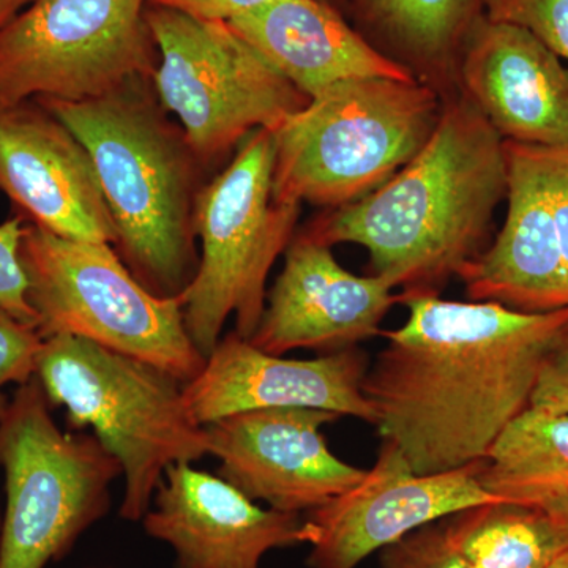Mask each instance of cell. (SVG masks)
Here are the masks:
<instances>
[{
    "mask_svg": "<svg viewBox=\"0 0 568 568\" xmlns=\"http://www.w3.org/2000/svg\"><path fill=\"white\" fill-rule=\"evenodd\" d=\"M33 376L18 386L0 417L6 508L0 568H47L65 558L111 508L121 462L93 433L62 432Z\"/></svg>",
    "mask_w": 568,
    "mask_h": 568,
    "instance_id": "6",
    "label": "cell"
},
{
    "mask_svg": "<svg viewBox=\"0 0 568 568\" xmlns=\"http://www.w3.org/2000/svg\"><path fill=\"white\" fill-rule=\"evenodd\" d=\"M448 518L414 530L384 549L381 568H470L459 551Z\"/></svg>",
    "mask_w": 568,
    "mask_h": 568,
    "instance_id": "24",
    "label": "cell"
},
{
    "mask_svg": "<svg viewBox=\"0 0 568 568\" xmlns=\"http://www.w3.org/2000/svg\"><path fill=\"white\" fill-rule=\"evenodd\" d=\"M507 193L506 142L465 97L444 102L424 149L362 200L301 234L369 253L373 275L402 294H435L484 252Z\"/></svg>",
    "mask_w": 568,
    "mask_h": 568,
    "instance_id": "2",
    "label": "cell"
},
{
    "mask_svg": "<svg viewBox=\"0 0 568 568\" xmlns=\"http://www.w3.org/2000/svg\"><path fill=\"white\" fill-rule=\"evenodd\" d=\"M549 201H551L552 215H555L556 230H558L560 253L566 265L568 280V148L548 149L536 148Z\"/></svg>",
    "mask_w": 568,
    "mask_h": 568,
    "instance_id": "28",
    "label": "cell"
},
{
    "mask_svg": "<svg viewBox=\"0 0 568 568\" xmlns=\"http://www.w3.org/2000/svg\"><path fill=\"white\" fill-rule=\"evenodd\" d=\"M20 260L37 332L73 335L166 369L183 384L204 368L182 298L149 293L111 244L73 241L26 223Z\"/></svg>",
    "mask_w": 568,
    "mask_h": 568,
    "instance_id": "8",
    "label": "cell"
},
{
    "mask_svg": "<svg viewBox=\"0 0 568 568\" xmlns=\"http://www.w3.org/2000/svg\"><path fill=\"white\" fill-rule=\"evenodd\" d=\"M548 568H568V551L562 552Z\"/></svg>",
    "mask_w": 568,
    "mask_h": 568,
    "instance_id": "32",
    "label": "cell"
},
{
    "mask_svg": "<svg viewBox=\"0 0 568 568\" xmlns=\"http://www.w3.org/2000/svg\"><path fill=\"white\" fill-rule=\"evenodd\" d=\"M142 525L174 549V568H261L272 549L313 541L302 515L260 507L192 465L168 467Z\"/></svg>",
    "mask_w": 568,
    "mask_h": 568,
    "instance_id": "15",
    "label": "cell"
},
{
    "mask_svg": "<svg viewBox=\"0 0 568 568\" xmlns=\"http://www.w3.org/2000/svg\"><path fill=\"white\" fill-rule=\"evenodd\" d=\"M52 407H65L71 432L93 435L121 462L119 515L142 521L168 467L209 455L205 426L186 403L185 384L160 366L73 335L47 338L37 372Z\"/></svg>",
    "mask_w": 568,
    "mask_h": 568,
    "instance_id": "4",
    "label": "cell"
},
{
    "mask_svg": "<svg viewBox=\"0 0 568 568\" xmlns=\"http://www.w3.org/2000/svg\"><path fill=\"white\" fill-rule=\"evenodd\" d=\"M467 102L503 141L568 148V70L519 26L477 22L459 65Z\"/></svg>",
    "mask_w": 568,
    "mask_h": 568,
    "instance_id": "17",
    "label": "cell"
},
{
    "mask_svg": "<svg viewBox=\"0 0 568 568\" xmlns=\"http://www.w3.org/2000/svg\"><path fill=\"white\" fill-rule=\"evenodd\" d=\"M487 18L532 33L568 62V0H481Z\"/></svg>",
    "mask_w": 568,
    "mask_h": 568,
    "instance_id": "23",
    "label": "cell"
},
{
    "mask_svg": "<svg viewBox=\"0 0 568 568\" xmlns=\"http://www.w3.org/2000/svg\"><path fill=\"white\" fill-rule=\"evenodd\" d=\"M443 104L417 78L332 85L274 132L276 200L331 209L362 200L424 149Z\"/></svg>",
    "mask_w": 568,
    "mask_h": 568,
    "instance_id": "5",
    "label": "cell"
},
{
    "mask_svg": "<svg viewBox=\"0 0 568 568\" xmlns=\"http://www.w3.org/2000/svg\"><path fill=\"white\" fill-rule=\"evenodd\" d=\"M481 487L526 507L568 495V416L528 407L506 426L481 467Z\"/></svg>",
    "mask_w": 568,
    "mask_h": 568,
    "instance_id": "20",
    "label": "cell"
},
{
    "mask_svg": "<svg viewBox=\"0 0 568 568\" xmlns=\"http://www.w3.org/2000/svg\"><path fill=\"white\" fill-rule=\"evenodd\" d=\"M274 162V132L256 130L197 194L200 268L181 298L186 332L205 358L231 316L235 334L252 338L267 301L268 274L293 242L301 205L276 200Z\"/></svg>",
    "mask_w": 568,
    "mask_h": 568,
    "instance_id": "7",
    "label": "cell"
},
{
    "mask_svg": "<svg viewBox=\"0 0 568 568\" xmlns=\"http://www.w3.org/2000/svg\"><path fill=\"white\" fill-rule=\"evenodd\" d=\"M272 0H149V6L164 7L207 21L231 22L263 9Z\"/></svg>",
    "mask_w": 568,
    "mask_h": 568,
    "instance_id": "29",
    "label": "cell"
},
{
    "mask_svg": "<svg viewBox=\"0 0 568 568\" xmlns=\"http://www.w3.org/2000/svg\"><path fill=\"white\" fill-rule=\"evenodd\" d=\"M148 7L149 0H33L0 31V108L82 102L152 77L159 52Z\"/></svg>",
    "mask_w": 568,
    "mask_h": 568,
    "instance_id": "10",
    "label": "cell"
},
{
    "mask_svg": "<svg viewBox=\"0 0 568 568\" xmlns=\"http://www.w3.org/2000/svg\"><path fill=\"white\" fill-rule=\"evenodd\" d=\"M325 2H327V0H325Z\"/></svg>",
    "mask_w": 568,
    "mask_h": 568,
    "instance_id": "34",
    "label": "cell"
},
{
    "mask_svg": "<svg viewBox=\"0 0 568 568\" xmlns=\"http://www.w3.org/2000/svg\"><path fill=\"white\" fill-rule=\"evenodd\" d=\"M529 406L568 416V323L545 354Z\"/></svg>",
    "mask_w": 568,
    "mask_h": 568,
    "instance_id": "27",
    "label": "cell"
},
{
    "mask_svg": "<svg viewBox=\"0 0 568 568\" xmlns=\"http://www.w3.org/2000/svg\"><path fill=\"white\" fill-rule=\"evenodd\" d=\"M470 568H548L568 551V534L540 507L488 504L452 515Z\"/></svg>",
    "mask_w": 568,
    "mask_h": 568,
    "instance_id": "21",
    "label": "cell"
},
{
    "mask_svg": "<svg viewBox=\"0 0 568 568\" xmlns=\"http://www.w3.org/2000/svg\"><path fill=\"white\" fill-rule=\"evenodd\" d=\"M398 295L386 280L358 276L339 265L331 246L294 235L284 265L250 343L267 354L295 349L321 354L357 347L381 335Z\"/></svg>",
    "mask_w": 568,
    "mask_h": 568,
    "instance_id": "16",
    "label": "cell"
},
{
    "mask_svg": "<svg viewBox=\"0 0 568 568\" xmlns=\"http://www.w3.org/2000/svg\"><path fill=\"white\" fill-rule=\"evenodd\" d=\"M339 416L312 407H265L231 414L205 425L209 455L219 476L268 508L316 510L355 487L366 470L336 457L323 426Z\"/></svg>",
    "mask_w": 568,
    "mask_h": 568,
    "instance_id": "12",
    "label": "cell"
},
{
    "mask_svg": "<svg viewBox=\"0 0 568 568\" xmlns=\"http://www.w3.org/2000/svg\"><path fill=\"white\" fill-rule=\"evenodd\" d=\"M398 304L407 308L406 323L381 332L387 345L362 386L377 433L417 474L487 458L506 426L528 409L568 308L523 313L435 294H399Z\"/></svg>",
    "mask_w": 568,
    "mask_h": 568,
    "instance_id": "1",
    "label": "cell"
},
{
    "mask_svg": "<svg viewBox=\"0 0 568 568\" xmlns=\"http://www.w3.org/2000/svg\"><path fill=\"white\" fill-rule=\"evenodd\" d=\"M540 508H544L547 514L551 515L568 534V495L551 500V503L545 504Z\"/></svg>",
    "mask_w": 568,
    "mask_h": 568,
    "instance_id": "31",
    "label": "cell"
},
{
    "mask_svg": "<svg viewBox=\"0 0 568 568\" xmlns=\"http://www.w3.org/2000/svg\"><path fill=\"white\" fill-rule=\"evenodd\" d=\"M368 366L358 347L294 361L264 353L231 331L183 394L203 426L265 407H312L376 425L375 407L362 388Z\"/></svg>",
    "mask_w": 568,
    "mask_h": 568,
    "instance_id": "14",
    "label": "cell"
},
{
    "mask_svg": "<svg viewBox=\"0 0 568 568\" xmlns=\"http://www.w3.org/2000/svg\"><path fill=\"white\" fill-rule=\"evenodd\" d=\"M0 193L41 230L118 241L91 153L39 100L0 108Z\"/></svg>",
    "mask_w": 568,
    "mask_h": 568,
    "instance_id": "13",
    "label": "cell"
},
{
    "mask_svg": "<svg viewBox=\"0 0 568 568\" xmlns=\"http://www.w3.org/2000/svg\"><path fill=\"white\" fill-rule=\"evenodd\" d=\"M0 530H2V510H0Z\"/></svg>",
    "mask_w": 568,
    "mask_h": 568,
    "instance_id": "33",
    "label": "cell"
},
{
    "mask_svg": "<svg viewBox=\"0 0 568 568\" xmlns=\"http://www.w3.org/2000/svg\"><path fill=\"white\" fill-rule=\"evenodd\" d=\"M485 459L447 473L417 474L398 447L383 440L355 487L310 511V568H357L414 530L469 508L504 503L480 485Z\"/></svg>",
    "mask_w": 568,
    "mask_h": 568,
    "instance_id": "11",
    "label": "cell"
},
{
    "mask_svg": "<svg viewBox=\"0 0 568 568\" xmlns=\"http://www.w3.org/2000/svg\"><path fill=\"white\" fill-rule=\"evenodd\" d=\"M145 21L159 52L153 89L205 170L256 130L275 132L308 104L230 22L155 6L145 10Z\"/></svg>",
    "mask_w": 568,
    "mask_h": 568,
    "instance_id": "9",
    "label": "cell"
},
{
    "mask_svg": "<svg viewBox=\"0 0 568 568\" xmlns=\"http://www.w3.org/2000/svg\"><path fill=\"white\" fill-rule=\"evenodd\" d=\"M39 102L91 153L123 264L156 297H182L200 268L194 209L205 166L152 77L82 102Z\"/></svg>",
    "mask_w": 568,
    "mask_h": 568,
    "instance_id": "3",
    "label": "cell"
},
{
    "mask_svg": "<svg viewBox=\"0 0 568 568\" xmlns=\"http://www.w3.org/2000/svg\"><path fill=\"white\" fill-rule=\"evenodd\" d=\"M44 339L37 328L20 323L0 308V417L10 399L3 394L9 384L29 383L37 372V357Z\"/></svg>",
    "mask_w": 568,
    "mask_h": 568,
    "instance_id": "26",
    "label": "cell"
},
{
    "mask_svg": "<svg viewBox=\"0 0 568 568\" xmlns=\"http://www.w3.org/2000/svg\"><path fill=\"white\" fill-rule=\"evenodd\" d=\"M230 24L310 100L349 80H416L406 65L362 39L325 0H272Z\"/></svg>",
    "mask_w": 568,
    "mask_h": 568,
    "instance_id": "19",
    "label": "cell"
},
{
    "mask_svg": "<svg viewBox=\"0 0 568 568\" xmlns=\"http://www.w3.org/2000/svg\"><path fill=\"white\" fill-rule=\"evenodd\" d=\"M506 222L495 244L457 276L473 302L523 313L568 308L566 265L537 149L506 142Z\"/></svg>",
    "mask_w": 568,
    "mask_h": 568,
    "instance_id": "18",
    "label": "cell"
},
{
    "mask_svg": "<svg viewBox=\"0 0 568 568\" xmlns=\"http://www.w3.org/2000/svg\"><path fill=\"white\" fill-rule=\"evenodd\" d=\"M26 220L17 215L0 223V308L20 323L37 328L39 320L28 301V276L20 246Z\"/></svg>",
    "mask_w": 568,
    "mask_h": 568,
    "instance_id": "25",
    "label": "cell"
},
{
    "mask_svg": "<svg viewBox=\"0 0 568 568\" xmlns=\"http://www.w3.org/2000/svg\"><path fill=\"white\" fill-rule=\"evenodd\" d=\"M377 18L407 51L440 62L466 31L474 0H368Z\"/></svg>",
    "mask_w": 568,
    "mask_h": 568,
    "instance_id": "22",
    "label": "cell"
},
{
    "mask_svg": "<svg viewBox=\"0 0 568 568\" xmlns=\"http://www.w3.org/2000/svg\"><path fill=\"white\" fill-rule=\"evenodd\" d=\"M33 0H0V31Z\"/></svg>",
    "mask_w": 568,
    "mask_h": 568,
    "instance_id": "30",
    "label": "cell"
}]
</instances>
